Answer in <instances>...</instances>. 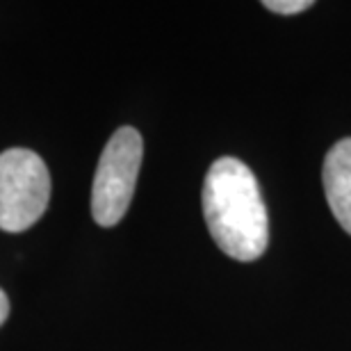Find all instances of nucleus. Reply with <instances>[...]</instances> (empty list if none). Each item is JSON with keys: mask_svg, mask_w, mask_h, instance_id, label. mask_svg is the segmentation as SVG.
<instances>
[{"mask_svg": "<svg viewBox=\"0 0 351 351\" xmlns=\"http://www.w3.org/2000/svg\"><path fill=\"white\" fill-rule=\"evenodd\" d=\"M203 217L215 244L240 263L258 261L269 244V217L254 171L237 158H219L203 180Z\"/></svg>", "mask_w": 351, "mask_h": 351, "instance_id": "obj_1", "label": "nucleus"}, {"mask_svg": "<svg viewBox=\"0 0 351 351\" xmlns=\"http://www.w3.org/2000/svg\"><path fill=\"white\" fill-rule=\"evenodd\" d=\"M142 158L144 139L132 125H123L108 139L91 185V217L98 226H117L128 213Z\"/></svg>", "mask_w": 351, "mask_h": 351, "instance_id": "obj_2", "label": "nucleus"}, {"mask_svg": "<svg viewBox=\"0 0 351 351\" xmlns=\"http://www.w3.org/2000/svg\"><path fill=\"white\" fill-rule=\"evenodd\" d=\"M51 201V173L34 151L0 153V230L23 233L44 217Z\"/></svg>", "mask_w": 351, "mask_h": 351, "instance_id": "obj_3", "label": "nucleus"}, {"mask_svg": "<svg viewBox=\"0 0 351 351\" xmlns=\"http://www.w3.org/2000/svg\"><path fill=\"white\" fill-rule=\"evenodd\" d=\"M322 180L328 208L342 230L351 235V137L340 139L326 153Z\"/></svg>", "mask_w": 351, "mask_h": 351, "instance_id": "obj_4", "label": "nucleus"}, {"mask_svg": "<svg viewBox=\"0 0 351 351\" xmlns=\"http://www.w3.org/2000/svg\"><path fill=\"white\" fill-rule=\"evenodd\" d=\"M263 7L274 14H285V16H290V14H301V12L311 10L313 0H265Z\"/></svg>", "mask_w": 351, "mask_h": 351, "instance_id": "obj_5", "label": "nucleus"}, {"mask_svg": "<svg viewBox=\"0 0 351 351\" xmlns=\"http://www.w3.org/2000/svg\"><path fill=\"white\" fill-rule=\"evenodd\" d=\"M7 317H10V299H7L5 290H0V326L5 324Z\"/></svg>", "mask_w": 351, "mask_h": 351, "instance_id": "obj_6", "label": "nucleus"}]
</instances>
